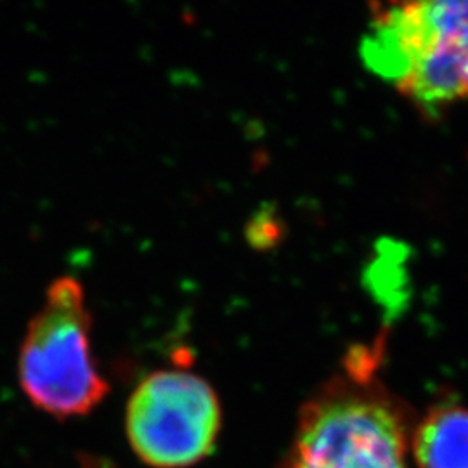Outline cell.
Masks as SVG:
<instances>
[{"instance_id":"obj_1","label":"cell","mask_w":468,"mask_h":468,"mask_svg":"<svg viewBox=\"0 0 468 468\" xmlns=\"http://www.w3.org/2000/svg\"><path fill=\"white\" fill-rule=\"evenodd\" d=\"M361 59L420 115L468 101V0H371Z\"/></svg>"},{"instance_id":"obj_3","label":"cell","mask_w":468,"mask_h":468,"mask_svg":"<svg viewBox=\"0 0 468 468\" xmlns=\"http://www.w3.org/2000/svg\"><path fill=\"white\" fill-rule=\"evenodd\" d=\"M90 328L82 283L71 276L52 282L28 323L17 377L35 408L54 419L89 415L110 390L92 356Z\"/></svg>"},{"instance_id":"obj_4","label":"cell","mask_w":468,"mask_h":468,"mask_svg":"<svg viewBox=\"0 0 468 468\" xmlns=\"http://www.w3.org/2000/svg\"><path fill=\"white\" fill-rule=\"evenodd\" d=\"M222 411L216 390L186 369H158L135 387L125 413L127 441L153 468H189L218 444Z\"/></svg>"},{"instance_id":"obj_2","label":"cell","mask_w":468,"mask_h":468,"mask_svg":"<svg viewBox=\"0 0 468 468\" xmlns=\"http://www.w3.org/2000/svg\"><path fill=\"white\" fill-rule=\"evenodd\" d=\"M413 425L378 380L375 351L351 352L344 373L303 404L282 468H410Z\"/></svg>"},{"instance_id":"obj_6","label":"cell","mask_w":468,"mask_h":468,"mask_svg":"<svg viewBox=\"0 0 468 468\" xmlns=\"http://www.w3.org/2000/svg\"><path fill=\"white\" fill-rule=\"evenodd\" d=\"M80 468H115L112 463H108V462H101V460H96V458H84L82 462H80Z\"/></svg>"},{"instance_id":"obj_5","label":"cell","mask_w":468,"mask_h":468,"mask_svg":"<svg viewBox=\"0 0 468 468\" xmlns=\"http://www.w3.org/2000/svg\"><path fill=\"white\" fill-rule=\"evenodd\" d=\"M410 456L417 468H468V408L441 402L415 421Z\"/></svg>"}]
</instances>
